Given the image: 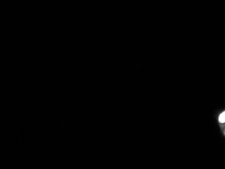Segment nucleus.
I'll return each mask as SVG.
<instances>
[{"mask_svg": "<svg viewBox=\"0 0 225 169\" xmlns=\"http://www.w3.org/2000/svg\"><path fill=\"white\" fill-rule=\"evenodd\" d=\"M218 120H219V122L222 123H225V111H224V112H223L220 115Z\"/></svg>", "mask_w": 225, "mask_h": 169, "instance_id": "obj_1", "label": "nucleus"}]
</instances>
